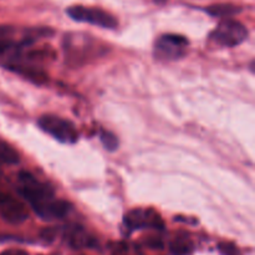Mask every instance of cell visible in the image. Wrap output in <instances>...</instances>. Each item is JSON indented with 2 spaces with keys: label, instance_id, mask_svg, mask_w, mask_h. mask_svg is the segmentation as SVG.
<instances>
[{
  "label": "cell",
  "instance_id": "1",
  "mask_svg": "<svg viewBox=\"0 0 255 255\" xmlns=\"http://www.w3.org/2000/svg\"><path fill=\"white\" fill-rule=\"evenodd\" d=\"M40 128L62 143H75L79 139L76 127L69 120L55 115H44L37 121Z\"/></svg>",
  "mask_w": 255,
  "mask_h": 255
},
{
  "label": "cell",
  "instance_id": "2",
  "mask_svg": "<svg viewBox=\"0 0 255 255\" xmlns=\"http://www.w3.org/2000/svg\"><path fill=\"white\" fill-rule=\"evenodd\" d=\"M19 181L20 194L29 202L31 207L55 198L54 189L47 186L46 183H42L39 179L35 178L29 172H20Z\"/></svg>",
  "mask_w": 255,
  "mask_h": 255
},
{
  "label": "cell",
  "instance_id": "3",
  "mask_svg": "<svg viewBox=\"0 0 255 255\" xmlns=\"http://www.w3.org/2000/svg\"><path fill=\"white\" fill-rule=\"evenodd\" d=\"M247 37H248L247 27L234 19H226L219 22L211 35V39L216 44L226 47L238 46L246 41Z\"/></svg>",
  "mask_w": 255,
  "mask_h": 255
},
{
  "label": "cell",
  "instance_id": "4",
  "mask_svg": "<svg viewBox=\"0 0 255 255\" xmlns=\"http://www.w3.org/2000/svg\"><path fill=\"white\" fill-rule=\"evenodd\" d=\"M67 15L75 21L89 22L91 25L104 27V29H116L119 22L117 19L105 10L99 7L84 6V5H74L66 10Z\"/></svg>",
  "mask_w": 255,
  "mask_h": 255
},
{
  "label": "cell",
  "instance_id": "5",
  "mask_svg": "<svg viewBox=\"0 0 255 255\" xmlns=\"http://www.w3.org/2000/svg\"><path fill=\"white\" fill-rule=\"evenodd\" d=\"M187 45H188V40L181 35H163V36L159 37L156 44L157 56L168 60L178 59L184 55Z\"/></svg>",
  "mask_w": 255,
  "mask_h": 255
},
{
  "label": "cell",
  "instance_id": "6",
  "mask_svg": "<svg viewBox=\"0 0 255 255\" xmlns=\"http://www.w3.org/2000/svg\"><path fill=\"white\" fill-rule=\"evenodd\" d=\"M125 223L129 229H163L161 216L153 209H133L125 216Z\"/></svg>",
  "mask_w": 255,
  "mask_h": 255
},
{
  "label": "cell",
  "instance_id": "7",
  "mask_svg": "<svg viewBox=\"0 0 255 255\" xmlns=\"http://www.w3.org/2000/svg\"><path fill=\"white\" fill-rule=\"evenodd\" d=\"M32 209L44 221H54V219H60L66 216L71 209V206L66 201L52 198L32 207Z\"/></svg>",
  "mask_w": 255,
  "mask_h": 255
},
{
  "label": "cell",
  "instance_id": "8",
  "mask_svg": "<svg viewBox=\"0 0 255 255\" xmlns=\"http://www.w3.org/2000/svg\"><path fill=\"white\" fill-rule=\"evenodd\" d=\"M0 216L9 223H22L27 219L25 207L17 199L9 196H0Z\"/></svg>",
  "mask_w": 255,
  "mask_h": 255
},
{
  "label": "cell",
  "instance_id": "9",
  "mask_svg": "<svg viewBox=\"0 0 255 255\" xmlns=\"http://www.w3.org/2000/svg\"><path fill=\"white\" fill-rule=\"evenodd\" d=\"M242 10L241 6H237L233 4H216L208 6L206 9V11L208 12L212 16H218V17H228L232 15L238 14Z\"/></svg>",
  "mask_w": 255,
  "mask_h": 255
},
{
  "label": "cell",
  "instance_id": "10",
  "mask_svg": "<svg viewBox=\"0 0 255 255\" xmlns=\"http://www.w3.org/2000/svg\"><path fill=\"white\" fill-rule=\"evenodd\" d=\"M19 161V153L6 142L0 141V164H16Z\"/></svg>",
  "mask_w": 255,
  "mask_h": 255
},
{
  "label": "cell",
  "instance_id": "11",
  "mask_svg": "<svg viewBox=\"0 0 255 255\" xmlns=\"http://www.w3.org/2000/svg\"><path fill=\"white\" fill-rule=\"evenodd\" d=\"M193 249V243L187 238L174 239L169 246L172 255H191Z\"/></svg>",
  "mask_w": 255,
  "mask_h": 255
},
{
  "label": "cell",
  "instance_id": "12",
  "mask_svg": "<svg viewBox=\"0 0 255 255\" xmlns=\"http://www.w3.org/2000/svg\"><path fill=\"white\" fill-rule=\"evenodd\" d=\"M100 139H101L105 148L109 149V151H115L119 147V139H117V137L109 131H102L100 133Z\"/></svg>",
  "mask_w": 255,
  "mask_h": 255
},
{
  "label": "cell",
  "instance_id": "13",
  "mask_svg": "<svg viewBox=\"0 0 255 255\" xmlns=\"http://www.w3.org/2000/svg\"><path fill=\"white\" fill-rule=\"evenodd\" d=\"M218 249L222 255H241L239 249L233 243H228V242H224V243L219 244Z\"/></svg>",
  "mask_w": 255,
  "mask_h": 255
},
{
  "label": "cell",
  "instance_id": "14",
  "mask_svg": "<svg viewBox=\"0 0 255 255\" xmlns=\"http://www.w3.org/2000/svg\"><path fill=\"white\" fill-rule=\"evenodd\" d=\"M0 255H29L26 252L21 251V249H7V251H4Z\"/></svg>",
  "mask_w": 255,
  "mask_h": 255
},
{
  "label": "cell",
  "instance_id": "15",
  "mask_svg": "<svg viewBox=\"0 0 255 255\" xmlns=\"http://www.w3.org/2000/svg\"><path fill=\"white\" fill-rule=\"evenodd\" d=\"M10 47V42L5 41V40H0V55L4 54L7 49Z\"/></svg>",
  "mask_w": 255,
  "mask_h": 255
},
{
  "label": "cell",
  "instance_id": "16",
  "mask_svg": "<svg viewBox=\"0 0 255 255\" xmlns=\"http://www.w3.org/2000/svg\"><path fill=\"white\" fill-rule=\"evenodd\" d=\"M167 0H154V2H157V4H163V2H166Z\"/></svg>",
  "mask_w": 255,
  "mask_h": 255
}]
</instances>
